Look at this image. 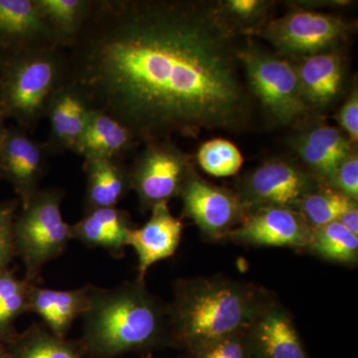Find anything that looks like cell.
I'll use <instances>...</instances> for the list:
<instances>
[{
    "label": "cell",
    "instance_id": "cell-1",
    "mask_svg": "<svg viewBox=\"0 0 358 358\" xmlns=\"http://www.w3.org/2000/svg\"><path fill=\"white\" fill-rule=\"evenodd\" d=\"M236 28L220 2L93 0L66 81L138 143L242 131L252 117Z\"/></svg>",
    "mask_w": 358,
    "mask_h": 358
},
{
    "label": "cell",
    "instance_id": "cell-2",
    "mask_svg": "<svg viewBox=\"0 0 358 358\" xmlns=\"http://www.w3.org/2000/svg\"><path fill=\"white\" fill-rule=\"evenodd\" d=\"M274 299L268 289L248 282L178 280L167 305L171 345L188 350L245 331Z\"/></svg>",
    "mask_w": 358,
    "mask_h": 358
},
{
    "label": "cell",
    "instance_id": "cell-3",
    "mask_svg": "<svg viewBox=\"0 0 358 358\" xmlns=\"http://www.w3.org/2000/svg\"><path fill=\"white\" fill-rule=\"evenodd\" d=\"M81 348L90 357L115 358L124 353L171 345L167 306L136 279L115 288L93 286L83 315Z\"/></svg>",
    "mask_w": 358,
    "mask_h": 358
},
{
    "label": "cell",
    "instance_id": "cell-4",
    "mask_svg": "<svg viewBox=\"0 0 358 358\" xmlns=\"http://www.w3.org/2000/svg\"><path fill=\"white\" fill-rule=\"evenodd\" d=\"M67 79L64 49L10 54L0 82V110L27 133L46 117L52 100Z\"/></svg>",
    "mask_w": 358,
    "mask_h": 358
},
{
    "label": "cell",
    "instance_id": "cell-5",
    "mask_svg": "<svg viewBox=\"0 0 358 358\" xmlns=\"http://www.w3.org/2000/svg\"><path fill=\"white\" fill-rule=\"evenodd\" d=\"M63 199L62 189L41 188L16 214L14 247L24 264L26 282L36 284L44 266L62 255L72 240L71 225L61 211Z\"/></svg>",
    "mask_w": 358,
    "mask_h": 358
},
{
    "label": "cell",
    "instance_id": "cell-6",
    "mask_svg": "<svg viewBox=\"0 0 358 358\" xmlns=\"http://www.w3.org/2000/svg\"><path fill=\"white\" fill-rule=\"evenodd\" d=\"M239 59L252 93L275 122L289 124L307 115L294 66L258 47H240Z\"/></svg>",
    "mask_w": 358,
    "mask_h": 358
},
{
    "label": "cell",
    "instance_id": "cell-7",
    "mask_svg": "<svg viewBox=\"0 0 358 358\" xmlns=\"http://www.w3.org/2000/svg\"><path fill=\"white\" fill-rule=\"evenodd\" d=\"M192 169V157L173 141L145 143V150L129 166L131 189L136 192L141 210H152L179 196Z\"/></svg>",
    "mask_w": 358,
    "mask_h": 358
},
{
    "label": "cell",
    "instance_id": "cell-8",
    "mask_svg": "<svg viewBox=\"0 0 358 358\" xmlns=\"http://www.w3.org/2000/svg\"><path fill=\"white\" fill-rule=\"evenodd\" d=\"M348 29L345 21L331 14L296 10L268 23L263 36L282 55L307 58L331 50Z\"/></svg>",
    "mask_w": 358,
    "mask_h": 358
},
{
    "label": "cell",
    "instance_id": "cell-9",
    "mask_svg": "<svg viewBox=\"0 0 358 358\" xmlns=\"http://www.w3.org/2000/svg\"><path fill=\"white\" fill-rule=\"evenodd\" d=\"M322 185L310 173L285 160H271L250 173L240 185L245 210L278 206L298 210L301 202Z\"/></svg>",
    "mask_w": 358,
    "mask_h": 358
},
{
    "label": "cell",
    "instance_id": "cell-10",
    "mask_svg": "<svg viewBox=\"0 0 358 358\" xmlns=\"http://www.w3.org/2000/svg\"><path fill=\"white\" fill-rule=\"evenodd\" d=\"M179 196L182 199L183 215L192 219L212 241L227 238L246 213L236 193L204 180L194 169L188 174Z\"/></svg>",
    "mask_w": 358,
    "mask_h": 358
},
{
    "label": "cell",
    "instance_id": "cell-11",
    "mask_svg": "<svg viewBox=\"0 0 358 358\" xmlns=\"http://www.w3.org/2000/svg\"><path fill=\"white\" fill-rule=\"evenodd\" d=\"M50 157L45 141L35 140L20 127H7L0 150V179L13 186L21 208L41 189Z\"/></svg>",
    "mask_w": 358,
    "mask_h": 358
},
{
    "label": "cell",
    "instance_id": "cell-12",
    "mask_svg": "<svg viewBox=\"0 0 358 358\" xmlns=\"http://www.w3.org/2000/svg\"><path fill=\"white\" fill-rule=\"evenodd\" d=\"M312 230L298 210L266 206L247 210L227 238L251 246L307 249Z\"/></svg>",
    "mask_w": 358,
    "mask_h": 358
},
{
    "label": "cell",
    "instance_id": "cell-13",
    "mask_svg": "<svg viewBox=\"0 0 358 358\" xmlns=\"http://www.w3.org/2000/svg\"><path fill=\"white\" fill-rule=\"evenodd\" d=\"M0 47L10 54L60 48L36 0H0Z\"/></svg>",
    "mask_w": 358,
    "mask_h": 358
},
{
    "label": "cell",
    "instance_id": "cell-14",
    "mask_svg": "<svg viewBox=\"0 0 358 358\" xmlns=\"http://www.w3.org/2000/svg\"><path fill=\"white\" fill-rule=\"evenodd\" d=\"M253 358H308L291 313L273 300L247 329Z\"/></svg>",
    "mask_w": 358,
    "mask_h": 358
},
{
    "label": "cell",
    "instance_id": "cell-15",
    "mask_svg": "<svg viewBox=\"0 0 358 358\" xmlns=\"http://www.w3.org/2000/svg\"><path fill=\"white\" fill-rule=\"evenodd\" d=\"M182 231V222L171 214L167 203L155 206L143 227L129 231L128 246L133 247L138 260L136 279L145 281L148 268L176 253Z\"/></svg>",
    "mask_w": 358,
    "mask_h": 358
},
{
    "label": "cell",
    "instance_id": "cell-16",
    "mask_svg": "<svg viewBox=\"0 0 358 358\" xmlns=\"http://www.w3.org/2000/svg\"><path fill=\"white\" fill-rule=\"evenodd\" d=\"M91 110L83 93L66 81L52 100L46 115L49 138L45 143L51 155L73 152L86 128Z\"/></svg>",
    "mask_w": 358,
    "mask_h": 358
},
{
    "label": "cell",
    "instance_id": "cell-17",
    "mask_svg": "<svg viewBox=\"0 0 358 358\" xmlns=\"http://www.w3.org/2000/svg\"><path fill=\"white\" fill-rule=\"evenodd\" d=\"M93 286L73 289L44 288L30 284L29 312L41 317L44 327L59 338H66L78 317L88 308Z\"/></svg>",
    "mask_w": 358,
    "mask_h": 358
},
{
    "label": "cell",
    "instance_id": "cell-18",
    "mask_svg": "<svg viewBox=\"0 0 358 358\" xmlns=\"http://www.w3.org/2000/svg\"><path fill=\"white\" fill-rule=\"evenodd\" d=\"M294 147L310 173L324 185H329L338 166L352 154L350 141L329 126L308 129L296 138Z\"/></svg>",
    "mask_w": 358,
    "mask_h": 358
},
{
    "label": "cell",
    "instance_id": "cell-19",
    "mask_svg": "<svg viewBox=\"0 0 358 358\" xmlns=\"http://www.w3.org/2000/svg\"><path fill=\"white\" fill-rule=\"evenodd\" d=\"M138 143L121 122L102 110L92 109L86 128L72 152L84 160H124Z\"/></svg>",
    "mask_w": 358,
    "mask_h": 358
},
{
    "label": "cell",
    "instance_id": "cell-20",
    "mask_svg": "<svg viewBox=\"0 0 358 358\" xmlns=\"http://www.w3.org/2000/svg\"><path fill=\"white\" fill-rule=\"evenodd\" d=\"M133 228L128 212L109 207L85 212L83 218L71 225V233L72 239L87 247L107 250L120 258L128 246L129 233Z\"/></svg>",
    "mask_w": 358,
    "mask_h": 358
},
{
    "label": "cell",
    "instance_id": "cell-21",
    "mask_svg": "<svg viewBox=\"0 0 358 358\" xmlns=\"http://www.w3.org/2000/svg\"><path fill=\"white\" fill-rule=\"evenodd\" d=\"M86 173L85 212L117 207L131 189L129 166L124 160H84Z\"/></svg>",
    "mask_w": 358,
    "mask_h": 358
},
{
    "label": "cell",
    "instance_id": "cell-22",
    "mask_svg": "<svg viewBox=\"0 0 358 358\" xmlns=\"http://www.w3.org/2000/svg\"><path fill=\"white\" fill-rule=\"evenodd\" d=\"M296 69L308 105L324 107L341 91L343 61L338 53L329 51L303 58Z\"/></svg>",
    "mask_w": 358,
    "mask_h": 358
},
{
    "label": "cell",
    "instance_id": "cell-23",
    "mask_svg": "<svg viewBox=\"0 0 358 358\" xmlns=\"http://www.w3.org/2000/svg\"><path fill=\"white\" fill-rule=\"evenodd\" d=\"M93 0H36L40 13L57 39L69 48L86 23Z\"/></svg>",
    "mask_w": 358,
    "mask_h": 358
},
{
    "label": "cell",
    "instance_id": "cell-24",
    "mask_svg": "<svg viewBox=\"0 0 358 358\" xmlns=\"http://www.w3.org/2000/svg\"><path fill=\"white\" fill-rule=\"evenodd\" d=\"M8 358H85L82 348L35 324L6 345Z\"/></svg>",
    "mask_w": 358,
    "mask_h": 358
},
{
    "label": "cell",
    "instance_id": "cell-25",
    "mask_svg": "<svg viewBox=\"0 0 358 358\" xmlns=\"http://www.w3.org/2000/svg\"><path fill=\"white\" fill-rule=\"evenodd\" d=\"M306 250L329 262L353 266L358 261V237L336 221L313 229Z\"/></svg>",
    "mask_w": 358,
    "mask_h": 358
},
{
    "label": "cell",
    "instance_id": "cell-26",
    "mask_svg": "<svg viewBox=\"0 0 358 358\" xmlns=\"http://www.w3.org/2000/svg\"><path fill=\"white\" fill-rule=\"evenodd\" d=\"M30 284L18 279L10 268L0 273V341L6 345L18 336L16 320L29 312Z\"/></svg>",
    "mask_w": 358,
    "mask_h": 358
},
{
    "label": "cell",
    "instance_id": "cell-27",
    "mask_svg": "<svg viewBox=\"0 0 358 358\" xmlns=\"http://www.w3.org/2000/svg\"><path fill=\"white\" fill-rule=\"evenodd\" d=\"M357 205V201L327 185H320L308 194L299 206L300 212L312 229L336 222L339 217Z\"/></svg>",
    "mask_w": 358,
    "mask_h": 358
},
{
    "label": "cell",
    "instance_id": "cell-28",
    "mask_svg": "<svg viewBox=\"0 0 358 358\" xmlns=\"http://www.w3.org/2000/svg\"><path fill=\"white\" fill-rule=\"evenodd\" d=\"M196 159L205 173L217 178L234 176L244 162L239 148L224 138H214L204 143L197 152Z\"/></svg>",
    "mask_w": 358,
    "mask_h": 358
},
{
    "label": "cell",
    "instance_id": "cell-29",
    "mask_svg": "<svg viewBox=\"0 0 358 358\" xmlns=\"http://www.w3.org/2000/svg\"><path fill=\"white\" fill-rule=\"evenodd\" d=\"M185 358H253L247 329L185 350Z\"/></svg>",
    "mask_w": 358,
    "mask_h": 358
},
{
    "label": "cell",
    "instance_id": "cell-30",
    "mask_svg": "<svg viewBox=\"0 0 358 358\" xmlns=\"http://www.w3.org/2000/svg\"><path fill=\"white\" fill-rule=\"evenodd\" d=\"M20 206L18 199L0 202V273L9 268L16 256L13 223Z\"/></svg>",
    "mask_w": 358,
    "mask_h": 358
},
{
    "label": "cell",
    "instance_id": "cell-31",
    "mask_svg": "<svg viewBox=\"0 0 358 358\" xmlns=\"http://www.w3.org/2000/svg\"><path fill=\"white\" fill-rule=\"evenodd\" d=\"M327 186L357 201L358 159L357 154H350L343 160Z\"/></svg>",
    "mask_w": 358,
    "mask_h": 358
},
{
    "label": "cell",
    "instance_id": "cell-32",
    "mask_svg": "<svg viewBox=\"0 0 358 358\" xmlns=\"http://www.w3.org/2000/svg\"><path fill=\"white\" fill-rule=\"evenodd\" d=\"M220 4L231 21L255 20L267 7V2L260 0H227L220 1Z\"/></svg>",
    "mask_w": 358,
    "mask_h": 358
},
{
    "label": "cell",
    "instance_id": "cell-33",
    "mask_svg": "<svg viewBox=\"0 0 358 358\" xmlns=\"http://www.w3.org/2000/svg\"><path fill=\"white\" fill-rule=\"evenodd\" d=\"M338 121L341 128L348 134L353 143L358 140V94L352 91L338 113Z\"/></svg>",
    "mask_w": 358,
    "mask_h": 358
},
{
    "label": "cell",
    "instance_id": "cell-34",
    "mask_svg": "<svg viewBox=\"0 0 358 358\" xmlns=\"http://www.w3.org/2000/svg\"><path fill=\"white\" fill-rule=\"evenodd\" d=\"M338 222L346 228L353 235L358 237V208L357 205L352 207L350 210L343 213L339 217Z\"/></svg>",
    "mask_w": 358,
    "mask_h": 358
},
{
    "label": "cell",
    "instance_id": "cell-35",
    "mask_svg": "<svg viewBox=\"0 0 358 358\" xmlns=\"http://www.w3.org/2000/svg\"><path fill=\"white\" fill-rule=\"evenodd\" d=\"M9 56H10V53L3 50V49L0 47V82H1L2 76H3L4 69H6Z\"/></svg>",
    "mask_w": 358,
    "mask_h": 358
},
{
    "label": "cell",
    "instance_id": "cell-36",
    "mask_svg": "<svg viewBox=\"0 0 358 358\" xmlns=\"http://www.w3.org/2000/svg\"><path fill=\"white\" fill-rule=\"evenodd\" d=\"M7 119L6 115H3L2 110H0V150H1L2 143H3L4 136H6L7 126L6 122Z\"/></svg>",
    "mask_w": 358,
    "mask_h": 358
},
{
    "label": "cell",
    "instance_id": "cell-37",
    "mask_svg": "<svg viewBox=\"0 0 358 358\" xmlns=\"http://www.w3.org/2000/svg\"><path fill=\"white\" fill-rule=\"evenodd\" d=\"M0 358H8L6 345L0 341Z\"/></svg>",
    "mask_w": 358,
    "mask_h": 358
}]
</instances>
